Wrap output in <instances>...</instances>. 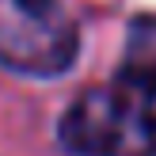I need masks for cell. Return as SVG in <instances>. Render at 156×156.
<instances>
[{
  "label": "cell",
  "mask_w": 156,
  "mask_h": 156,
  "mask_svg": "<svg viewBox=\"0 0 156 156\" xmlns=\"http://www.w3.org/2000/svg\"><path fill=\"white\" fill-rule=\"evenodd\" d=\"M57 133L73 156H156L149 95L122 80L84 91L65 111Z\"/></svg>",
  "instance_id": "1"
},
{
  "label": "cell",
  "mask_w": 156,
  "mask_h": 156,
  "mask_svg": "<svg viewBox=\"0 0 156 156\" xmlns=\"http://www.w3.org/2000/svg\"><path fill=\"white\" fill-rule=\"evenodd\" d=\"M76 23L61 0H0V65L23 76H57L76 61Z\"/></svg>",
  "instance_id": "2"
},
{
  "label": "cell",
  "mask_w": 156,
  "mask_h": 156,
  "mask_svg": "<svg viewBox=\"0 0 156 156\" xmlns=\"http://www.w3.org/2000/svg\"><path fill=\"white\" fill-rule=\"evenodd\" d=\"M118 80L129 84V88H137L141 95L156 91V19H141L133 27Z\"/></svg>",
  "instance_id": "3"
},
{
  "label": "cell",
  "mask_w": 156,
  "mask_h": 156,
  "mask_svg": "<svg viewBox=\"0 0 156 156\" xmlns=\"http://www.w3.org/2000/svg\"><path fill=\"white\" fill-rule=\"evenodd\" d=\"M149 111H152V129H156V91H149Z\"/></svg>",
  "instance_id": "4"
}]
</instances>
